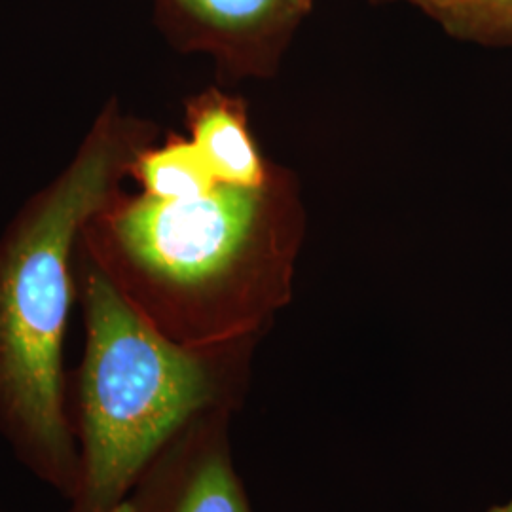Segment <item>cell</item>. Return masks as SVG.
<instances>
[{
  "label": "cell",
  "mask_w": 512,
  "mask_h": 512,
  "mask_svg": "<svg viewBox=\"0 0 512 512\" xmlns=\"http://www.w3.org/2000/svg\"><path fill=\"white\" fill-rule=\"evenodd\" d=\"M289 0H177L186 14L220 33H247L279 14Z\"/></svg>",
  "instance_id": "52a82bcc"
},
{
  "label": "cell",
  "mask_w": 512,
  "mask_h": 512,
  "mask_svg": "<svg viewBox=\"0 0 512 512\" xmlns=\"http://www.w3.org/2000/svg\"><path fill=\"white\" fill-rule=\"evenodd\" d=\"M192 143L219 184L258 190L262 165L241 118L224 103H207L194 112Z\"/></svg>",
  "instance_id": "5b68a950"
},
{
  "label": "cell",
  "mask_w": 512,
  "mask_h": 512,
  "mask_svg": "<svg viewBox=\"0 0 512 512\" xmlns=\"http://www.w3.org/2000/svg\"><path fill=\"white\" fill-rule=\"evenodd\" d=\"M114 105L99 114L69 165L0 238V433L40 482L71 499L78 480L63 346L84 226L118 192L137 152Z\"/></svg>",
  "instance_id": "6da1fadb"
},
{
  "label": "cell",
  "mask_w": 512,
  "mask_h": 512,
  "mask_svg": "<svg viewBox=\"0 0 512 512\" xmlns=\"http://www.w3.org/2000/svg\"><path fill=\"white\" fill-rule=\"evenodd\" d=\"M258 209L256 190L230 184L184 202L116 192L84 226L78 249L167 338L217 349L253 311L241 268Z\"/></svg>",
  "instance_id": "3957f363"
},
{
  "label": "cell",
  "mask_w": 512,
  "mask_h": 512,
  "mask_svg": "<svg viewBox=\"0 0 512 512\" xmlns=\"http://www.w3.org/2000/svg\"><path fill=\"white\" fill-rule=\"evenodd\" d=\"M459 25L488 35H512V0H421Z\"/></svg>",
  "instance_id": "ba28073f"
},
{
  "label": "cell",
  "mask_w": 512,
  "mask_h": 512,
  "mask_svg": "<svg viewBox=\"0 0 512 512\" xmlns=\"http://www.w3.org/2000/svg\"><path fill=\"white\" fill-rule=\"evenodd\" d=\"M482 512H512V499L505 501V503L494 505V507H490V509H486V511Z\"/></svg>",
  "instance_id": "9c48e42d"
},
{
  "label": "cell",
  "mask_w": 512,
  "mask_h": 512,
  "mask_svg": "<svg viewBox=\"0 0 512 512\" xmlns=\"http://www.w3.org/2000/svg\"><path fill=\"white\" fill-rule=\"evenodd\" d=\"M234 410L220 404L186 421L150 461L122 512H253L232 456Z\"/></svg>",
  "instance_id": "277c9868"
},
{
  "label": "cell",
  "mask_w": 512,
  "mask_h": 512,
  "mask_svg": "<svg viewBox=\"0 0 512 512\" xmlns=\"http://www.w3.org/2000/svg\"><path fill=\"white\" fill-rule=\"evenodd\" d=\"M0 512H6V511H2V509H0Z\"/></svg>",
  "instance_id": "30bf717a"
},
{
  "label": "cell",
  "mask_w": 512,
  "mask_h": 512,
  "mask_svg": "<svg viewBox=\"0 0 512 512\" xmlns=\"http://www.w3.org/2000/svg\"><path fill=\"white\" fill-rule=\"evenodd\" d=\"M131 171L145 186L147 196L165 202L194 200L219 184L192 141H173L158 150L141 152Z\"/></svg>",
  "instance_id": "8992f818"
},
{
  "label": "cell",
  "mask_w": 512,
  "mask_h": 512,
  "mask_svg": "<svg viewBox=\"0 0 512 512\" xmlns=\"http://www.w3.org/2000/svg\"><path fill=\"white\" fill-rule=\"evenodd\" d=\"M76 266L86 344L69 389L78 480L67 512H122L167 440L207 408H238L241 387L220 348L173 342L80 249Z\"/></svg>",
  "instance_id": "7a4b0ae2"
}]
</instances>
